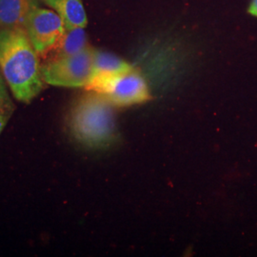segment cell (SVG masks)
Returning a JSON list of instances; mask_svg holds the SVG:
<instances>
[{"mask_svg": "<svg viewBox=\"0 0 257 257\" xmlns=\"http://www.w3.org/2000/svg\"><path fill=\"white\" fill-rule=\"evenodd\" d=\"M39 56L24 28L0 29V72L19 101H33L44 88Z\"/></svg>", "mask_w": 257, "mask_h": 257, "instance_id": "obj_1", "label": "cell"}, {"mask_svg": "<svg viewBox=\"0 0 257 257\" xmlns=\"http://www.w3.org/2000/svg\"><path fill=\"white\" fill-rule=\"evenodd\" d=\"M69 128L74 139L85 147L110 146L117 134L113 105L101 93L91 91L72 108Z\"/></svg>", "mask_w": 257, "mask_h": 257, "instance_id": "obj_2", "label": "cell"}, {"mask_svg": "<svg viewBox=\"0 0 257 257\" xmlns=\"http://www.w3.org/2000/svg\"><path fill=\"white\" fill-rule=\"evenodd\" d=\"M93 53L89 46L75 55L50 58L41 66L44 82L55 87L86 88L93 76Z\"/></svg>", "mask_w": 257, "mask_h": 257, "instance_id": "obj_3", "label": "cell"}, {"mask_svg": "<svg viewBox=\"0 0 257 257\" xmlns=\"http://www.w3.org/2000/svg\"><path fill=\"white\" fill-rule=\"evenodd\" d=\"M86 89L101 93L120 107L146 101L150 95L146 79L134 68L120 74L93 76Z\"/></svg>", "mask_w": 257, "mask_h": 257, "instance_id": "obj_4", "label": "cell"}, {"mask_svg": "<svg viewBox=\"0 0 257 257\" xmlns=\"http://www.w3.org/2000/svg\"><path fill=\"white\" fill-rule=\"evenodd\" d=\"M23 28L38 55H50L66 32L61 18L55 11L37 7L29 15Z\"/></svg>", "mask_w": 257, "mask_h": 257, "instance_id": "obj_5", "label": "cell"}, {"mask_svg": "<svg viewBox=\"0 0 257 257\" xmlns=\"http://www.w3.org/2000/svg\"><path fill=\"white\" fill-rule=\"evenodd\" d=\"M38 0H0V29L23 27Z\"/></svg>", "mask_w": 257, "mask_h": 257, "instance_id": "obj_6", "label": "cell"}, {"mask_svg": "<svg viewBox=\"0 0 257 257\" xmlns=\"http://www.w3.org/2000/svg\"><path fill=\"white\" fill-rule=\"evenodd\" d=\"M61 18L67 30L86 28L87 14L82 0H42Z\"/></svg>", "mask_w": 257, "mask_h": 257, "instance_id": "obj_7", "label": "cell"}, {"mask_svg": "<svg viewBox=\"0 0 257 257\" xmlns=\"http://www.w3.org/2000/svg\"><path fill=\"white\" fill-rule=\"evenodd\" d=\"M84 29L85 28H76L70 30L66 29L63 37L60 38L57 45L51 52L50 55H52L50 58L75 55L87 49L89 45L87 35Z\"/></svg>", "mask_w": 257, "mask_h": 257, "instance_id": "obj_8", "label": "cell"}, {"mask_svg": "<svg viewBox=\"0 0 257 257\" xmlns=\"http://www.w3.org/2000/svg\"><path fill=\"white\" fill-rule=\"evenodd\" d=\"M133 66L116 55L107 52L94 50L93 53V76L111 75L128 72ZM92 76V77H93Z\"/></svg>", "mask_w": 257, "mask_h": 257, "instance_id": "obj_9", "label": "cell"}, {"mask_svg": "<svg viewBox=\"0 0 257 257\" xmlns=\"http://www.w3.org/2000/svg\"><path fill=\"white\" fill-rule=\"evenodd\" d=\"M16 106L11 98L7 83L0 72V135L7 126Z\"/></svg>", "mask_w": 257, "mask_h": 257, "instance_id": "obj_10", "label": "cell"}, {"mask_svg": "<svg viewBox=\"0 0 257 257\" xmlns=\"http://www.w3.org/2000/svg\"><path fill=\"white\" fill-rule=\"evenodd\" d=\"M248 12L251 16L257 18V0H251Z\"/></svg>", "mask_w": 257, "mask_h": 257, "instance_id": "obj_11", "label": "cell"}]
</instances>
